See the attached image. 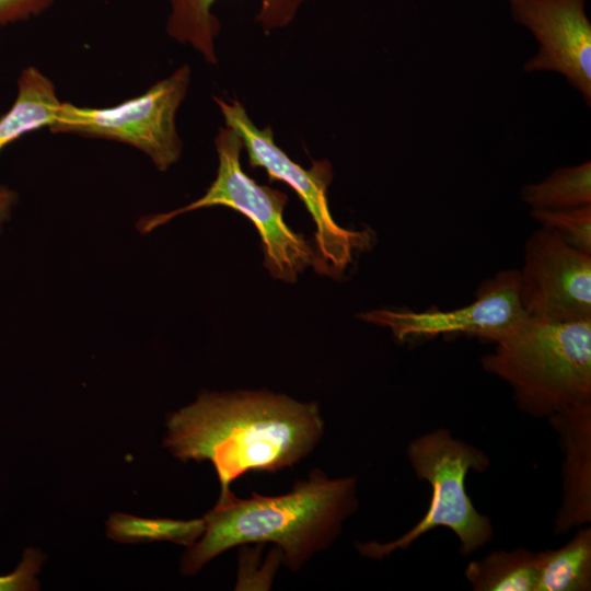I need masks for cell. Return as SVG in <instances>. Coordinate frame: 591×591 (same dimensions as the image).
<instances>
[{
	"label": "cell",
	"instance_id": "cell-5",
	"mask_svg": "<svg viewBox=\"0 0 591 591\" xmlns=\"http://www.w3.org/2000/svg\"><path fill=\"white\" fill-rule=\"evenodd\" d=\"M410 465L419 479L431 486V499L424 518L401 537L385 544L359 543L366 557L381 559L397 548H408L415 540L438 526L450 529L460 540V552L470 555L493 537L490 520L474 507L465 488L468 471L482 473L488 468V456L438 429L413 440L407 448Z\"/></svg>",
	"mask_w": 591,
	"mask_h": 591
},
{
	"label": "cell",
	"instance_id": "cell-8",
	"mask_svg": "<svg viewBox=\"0 0 591 591\" xmlns=\"http://www.w3.org/2000/svg\"><path fill=\"white\" fill-rule=\"evenodd\" d=\"M367 323L386 327L399 341L438 335H467L497 343L526 318L520 300V274L502 269L485 279L473 302L448 311L375 309L358 315Z\"/></svg>",
	"mask_w": 591,
	"mask_h": 591
},
{
	"label": "cell",
	"instance_id": "cell-16",
	"mask_svg": "<svg viewBox=\"0 0 591 591\" xmlns=\"http://www.w3.org/2000/svg\"><path fill=\"white\" fill-rule=\"evenodd\" d=\"M522 200L532 210H558L591 205V163L555 170L537 183L525 185Z\"/></svg>",
	"mask_w": 591,
	"mask_h": 591
},
{
	"label": "cell",
	"instance_id": "cell-2",
	"mask_svg": "<svg viewBox=\"0 0 591 591\" xmlns=\"http://www.w3.org/2000/svg\"><path fill=\"white\" fill-rule=\"evenodd\" d=\"M357 479L329 478L315 470L283 495L252 494L219 497L202 518L204 532L187 547L182 572L194 575L230 548L250 543H274L286 565L300 569L339 535L343 522L357 509Z\"/></svg>",
	"mask_w": 591,
	"mask_h": 591
},
{
	"label": "cell",
	"instance_id": "cell-18",
	"mask_svg": "<svg viewBox=\"0 0 591 591\" xmlns=\"http://www.w3.org/2000/svg\"><path fill=\"white\" fill-rule=\"evenodd\" d=\"M541 228L558 234L570 246L591 255V205L558 210H531Z\"/></svg>",
	"mask_w": 591,
	"mask_h": 591
},
{
	"label": "cell",
	"instance_id": "cell-11",
	"mask_svg": "<svg viewBox=\"0 0 591 591\" xmlns=\"http://www.w3.org/2000/svg\"><path fill=\"white\" fill-rule=\"evenodd\" d=\"M564 451L563 501L555 521L561 534L591 521V403L548 418Z\"/></svg>",
	"mask_w": 591,
	"mask_h": 591
},
{
	"label": "cell",
	"instance_id": "cell-3",
	"mask_svg": "<svg viewBox=\"0 0 591 591\" xmlns=\"http://www.w3.org/2000/svg\"><path fill=\"white\" fill-rule=\"evenodd\" d=\"M480 362L507 382L518 407L549 418L591 403V320L546 323L526 317Z\"/></svg>",
	"mask_w": 591,
	"mask_h": 591
},
{
	"label": "cell",
	"instance_id": "cell-20",
	"mask_svg": "<svg viewBox=\"0 0 591 591\" xmlns=\"http://www.w3.org/2000/svg\"><path fill=\"white\" fill-rule=\"evenodd\" d=\"M56 0H0V27L37 18Z\"/></svg>",
	"mask_w": 591,
	"mask_h": 591
},
{
	"label": "cell",
	"instance_id": "cell-12",
	"mask_svg": "<svg viewBox=\"0 0 591 591\" xmlns=\"http://www.w3.org/2000/svg\"><path fill=\"white\" fill-rule=\"evenodd\" d=\"M169 14L165 31L169 37L188 45L212 66L218 65L216 39L221 24L212 12L217 0H166ZM255 22L266 34L283 28L296 19L300 8L313 0H258Z\"/></svg>",
	"mask_w": 591,
	"mask_h": 591
},
{
	"label": "cell",
	"instance_id": "cell-9",
	"mask_svg": "<svg viewBox=\"0 0 591 591\" xmlns=\"http://www.w3.org/2000/svg\"><path fill=\"white\" fill-rule=\"evenodd\" d=\"M520 300L526 317L546 323L591 320V255L540 228L524 243Z\"/></svg>",
	"mask_w": 591,
	"mask_h": 591
},
{
	"label": "cell",
	"instance_id": "cell-13",
	"mask_svg": "<svg viewBox=\"0 0 591 591\" xmlns=\"http://www.w3.org/2000/svg\"><path fill=\"white\" fill-rule=\"evenodd\" d=\"M16 84L13 104L0 116V152L26 134L49 129L62 104L54 81L35 66L25 67Z\"/></svg>",
	"mask_w": 591,
	"mask_h": 591
},
{
	"label": "cell",
	"instance_id": "cell-10",
	"mask_svg": "<svg viewBox=\"0 0 591 591\" xmlns=\"http://www.w3.org/2000/svg\"><path fill=\"white\" fill-rule=\"evenodd\" d=\"M515 23L526 27L538 51L523 66L525 72L563 74L591 104V23L586 0H507Z\"/></svg>",
	"mask_w": 591,
	"mask_h": 591
},
{
	"label": "cell",
	"instance_id": "cell-19",
	"mask_svg": "<svg viewBox=\"0 0 591 591\" xmlns=\"http://www.w3.org/2000/svg\"><path fill=\"white\" fill-rule=\"evenodd\" d=\"M45 559L46 556L40 551L27 548L14 571L0 576V591L38 590L39 582L36 575Z\"/></svg>",
	"mask_w": 591,
	"mask_h": 591
},
{
	"label": "cell",
	"instance_id": "cell-1",
	"mask_svg": "<svg viewBox=\"0 0 591 591\" xmlns=\"http://www.w3.org/2000/svg\"><path fill=\"white\" fill-rule=\"evenodd\" d=\"M166 426L163 444L175 457L213 465L219 497L242 475L297 464L324 432L316 403L268 391L204 392L172 413Z\"/></svg>",
	"mask_w": 591,
	"mask_h": 591
},
{
	"label": "cell",
	"instance_id": "cell-14",
	"mask_svg": "<svg viewBox=\"0 0 591 591\" xmlns=\"http://www.w3.org/2000/svg\"><path fill=\"white\" fill-rule=\"evenodd\" d=\"M536 591L591 589V528L582 526L564 546L538 552Z\"/></svg>",
	"mask_w": 591,
	"mask_h": 591
},
{
	"label": "cell",
	"instance_id": "cell-17",
	"mask_svg": "<svg viewBox=\"0 0 591 591\" xmlns=\"http://www.w3.org/2000/svg\"><path fill=\"white\" fill-rule=\"evenodd\" d=\"M204 528L202 518L147 519L126 513H114L106 522L107 536L126 544L172 542L188 547L199 538Z\"/></svg>",
	"mask_w": 591,
	"mask_h": 591
},
{
	"label": "cell",
	"instance_id": "cell-6",
	"mask_svg": "<svg viewBox=\"0 0 591 591\" xmlns=\"http://www.w3.org/2000/svg\"><path fill=\"white\" fill-rule=\"evenodd\" d=\"M213 101L225 126L241 137L250 166L264 169L270 181L288 184L311 215L316 229L315 271L331 278L341 277L356 253L370 248L372 235L368 230L346 229L334 221L327 202V188L333 177L331 163L314 161L310 169L302 167L276 144L271 127L259 129L237 100L229 103L213 96Z\"/></svg>",
	"mask_w": 591,
	"mask_h": 591
},
{
	"label": "cell",
	"instance_id": "cell-4",
	"mask_svg": "<svg viewBox=\"0 0 591 591\" xmlns=\"http://www.w3.org/2000/svg\"><path fill=\"white\" fill-rule=\"evenodd\" d=\"M218 155L217 175L205 195L170 212L143 217L138 229L148 233L171 219L193 210L223 206L239 211L257 229L264 252V265L273 278L294 282L309 266L315 265L316 252L302 234L283 220L288 196L259 185L241 165L244 149L241 137L230 127H220L215 137Z\"/></svg>",
	"mask_w": 591,
	"mask_h": 591
},
{
	"label": "cell",
	"instance_id": "cell-7",
	"mask_svg": "<svg viewBox=\"0 0 591 591\" xmlns=\"http://www.w3.org/2000/svg\"><path fill=\"white\" fill-rule=\"evenodd\" d=\"M190 80L192 69L183 65L141 94L114 106L86 107L62 102L49 130L128 144L165 172L183 152L176 115L187 96Z\"/></svg>",
	"mask_w": 591,
	"mask_h": 591
},
{
	"label": "cell",
	"instance_id": "cell-21",
	"mask_svg": "<svg viewBox=\"0 0 591 591\" xmlns=\"http://www.w3.org/2000/svg\"><path fill=\"white\" fill-rule=\"evenodd\" d=\"M15 201V192L5 186H0V228L9 219Z\"/></svg>",
	"mask_w": 591,
	"mask_h": 591
},
{
	"label": "cell",
	"instance_id": "cell-15",
	"mask_svg": "<svg viewBox=\"0 0 591 591\" xmlns=\"http://www.w3.org/2000/svg\"><path fill=\"white\" fill-rule=\"evenodd\" d=\"M537 576V554L524 548L495 551L465 569L476 591H536Z\"/></svg>",
	"mask_w": 591,
	"mask_h": 591
}]
</instances>
